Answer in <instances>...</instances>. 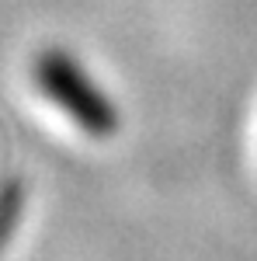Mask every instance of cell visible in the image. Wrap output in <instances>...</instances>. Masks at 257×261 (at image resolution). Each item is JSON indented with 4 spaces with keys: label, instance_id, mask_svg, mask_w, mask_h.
Listing matches in <instances>:
<instances>
[{
    "label": "cell",
    "instance_id": "obj_1",
    "mask_svg": "<svg viewBox=\"0 0 257 261\" xmlns=\"http://www.w3.org/2000/svg\"><path fill=\"white\" fill-rule=\"evenodd\" d=\"M35 81L49 94V101L60 105L87 136L108 140L119 133V108L108 101V94L91 81V73L70 53L63 49L42 53L35 63Z\"/></svg>",
    "mask_w": 257,
    "mask_h": 261
}]
</instances>
